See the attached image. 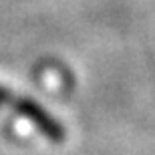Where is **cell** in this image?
Returning <instances> with one entry per match:
<instances>
[{"label": "cell", "instance_id": "obj_1", "mask_svg": "<svg viewBox=\"0 0 155 155\" xmlns=\"http://www.w3.org/2000/svg\"><path fill=\"white\" fill-rule=\"evenodd\" d=\"M10 105H12V109H16L18 115H22L26 121H30L48 141H52V143H63L64 141V135H67L64 127L46 109H42L35 99H28V97H16L14 99L12 97Z\"/></svg>", "mask_w": 155, "mask_h": 155}, {"label": "cell", "instance_id": "obj_2", "mask_svg": "<svg viewBox=\"0 0 155 155\" xmlns=\"http://www.w3.org/2000/svg\"><path fill=\"white\" fill-rule=\"evenodd\" d=\"M10 93H8V91H6V89H4V87H0V107H4V105H8V103H10Z\"/></svg>", "mask_w": 155, "mask_h": 155}]
</instances>
